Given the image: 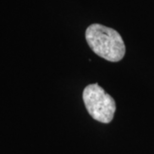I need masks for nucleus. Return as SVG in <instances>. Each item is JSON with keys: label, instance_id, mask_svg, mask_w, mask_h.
Wrapping results in <instances>:
<instances>
[{"label": "nucleus", "instance_id": "obj_1", "mask_svg": "<svg viewBox=\"0 0 154 154\" xmlns=\"http://www.w3.org/2000/svg\"><path fill=\"white\" fill-rule=\"evenodd\" d=\"M86 39L90 48L105 60L119 62L125 55L124 41L113 28L92 24L86 30Z\"/></svg>", "mask_w": 154, "mask_h": 154}, {"label": "nucleus", "instance_id": "obj_2", "mask_svg": "<svg viewBox=\"0 0 154 154\" xmlns=\"http://www.w3.org/2000/svg\"><path fill=\"white\" fill-rule=\"evenodd\" d=\"M82 98L88 113L94 119L103 123L112 121L116 111L115 100L98 84L86 87Z\"/></svg>", "mask_w": 154, "mask_h": 154}]
</instances>
